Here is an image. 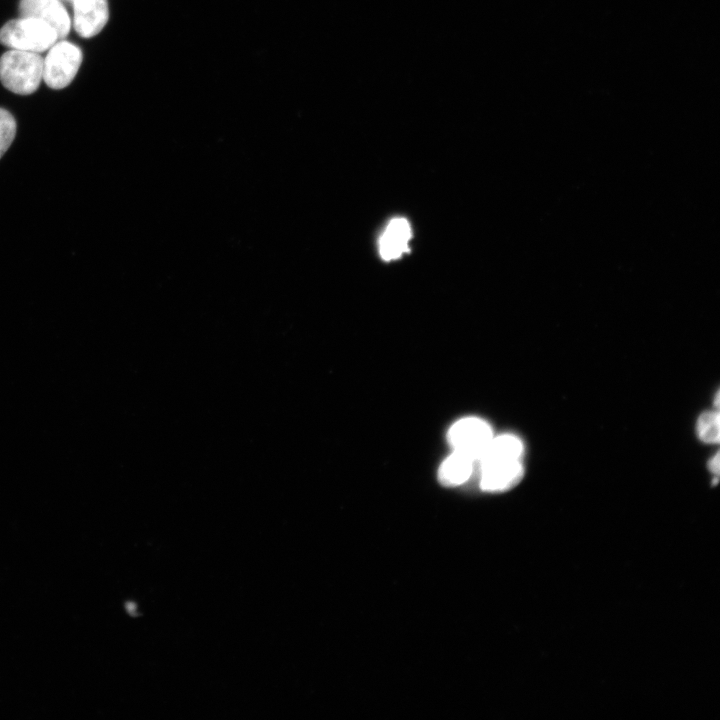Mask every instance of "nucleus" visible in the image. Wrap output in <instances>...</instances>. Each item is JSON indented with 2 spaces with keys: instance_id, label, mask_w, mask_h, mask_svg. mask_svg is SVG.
<instances>
[{
  "instance_id": "obj_1",
  "label": "nucleus",
  "mask_w": 720,
  "mask_h": 720,
  "mask_svg": "<svg viewBox=\"0 0 720 720\" xmlns=\"http://www.w3.org/2000/svg\"><path fill=\"white\" fill-rule=\"evenodd\" d=\"M43 58L39 53L14 50L0 57V80L13 93L29 95L42 81Z\"/></svg>"
},
{
  "instance_id": "obj_2",
  "label": "nucleus",
  "mask_w": 720,
  "mask_h": 720,
  "mask_svg": "<svg viewBox=\"0 0 720 720\" xmlns=\"http://www.w3.org/2000/svg\"><path fill=\"white\" fill-rule=\"evenodd\" d=\"M57 40L56 31L35 18L13 19L0 29V43L14 50L41 53L49 50Z\"/></svg>"
},
{
  "instance_id": "obj_3",
  "label": "nucleus",
  "mask_w": 720,
  "mask_h": 720,
  "mask_svg": "<svg viewBox=\"0 0 720 720\" xmlns=\"http://www.w3.org/2000/svg\"><path fill=\"white\" fill-rule=\"evenodd\" d=\"M81 62V49L62 39L49 49L43 60L42 80L52 89H63L72 82Z\"/></svg>"
},
{
  "instance_id": "obj_4",
  "label": "nucleus",
  "mask_w": 720,
  "mask_h": 720,
  "mask_svg": "<svg viewBox=\"0 0 720 720\" xmlns=\"http://www.w3.org/2000/svg\"><path fill=\"white\" fill-rule=\"evenodd\" d=\"M492 438L490 425L477 417L462 418L448 431V442L453 450L472 456L476 462Z\"/></svg>"
},
{
  "instance_id": "obj_5",
  "label": "nucleus",
  "mask_w": 720,
  "mask_h": 720,
  "mask_svg": "<svg viewBox=\"0 0 720 720\" xmlns=\"http://www.w3.org/2000/svg\"><path fill=\"white\" fill-rule=\"evenodd\" d=\"M480 487L489 493L504 492L516 486L524 470L521 460H484L477 462Z\"/></svg>"
},
{
  "instance_id": "obj_6",
  "label": "nucleus",
  "mask_w": 720,
  "mask_h": 720,
  "mask_svg": "<svg viewBox=\"0 0 720 720\" xmlns=\"http://www.w3.org/2000/svg\"><path fill=\"white\" fill-rule=\"evenodd\" d=\"M18 11L20 17L35 18L51 26L58 40L70 32L71 20L60 0H21Z\"/></svg>"
},
{
  "instance_id": "obj_7",
  "label": "nucleus",
  "mask_w": 720,
  "mask_h": 720,
  "mask_svg": "<svg viewBox=\"0 0 720 720\" xmlns=\"http://www.w3.org/2000/svg\"><path fill=\"white\" fill-rule=\"evenodd\" d=\"M73 27L83 38L97 35L109 18L107 0H72Z\"/></svg>"
},
{
  "instance_id": "obj_8",
  "label": "nucleus",
  "mask_w": 720,
  "mask_h": 720,
  "mask_svg": "<svg viewBox=\"0 0 720 720\" xmlns=\"http://www.w3.org/2000/svg\"><path fill=\"white\" fill-rule=\"evenodd\" d=\"M412 238L411 226L406 218H393L384 229L379 239L380 256L385 261L400 258L409 251Z\"/></svg>"
},
{
  "instance_id": "obj_9",
  "label": "nucleus",
  "mask_w": 720,
  "mask_h": 720,
  "mask_svg": "<svg viewBox=\"0 0 720 720\" xmlns=\"http://www.w3.org/2000/svg\"><path fill=\"white\" fill-rule=\"evenodd\" d=\"M476 460L463 452L453 450L440 465L438 481L445 487H457L465 483L472 475Z\"/></svg>"
},
{
  "instance_id": "obj_10",
  "label": "nucleus",
  "mask_w": 720,
  "mask_h": 720,
  "mask_svg": "<svg viewBox=\"0 0 720 720\" xmlns=\"http://www.w3.org/2000/svg\"><path fill=\"white\" fill-rule=\"evenodd\" d=\"M523 450L522 441L514 435L493 436L477 462L484 460H521Z\"/></svg>"
},
{
  "instance_id": "obj_11",
  "label": "nucleus",
  "mask_w": 720,
  "mask_h": 720,
  "mask_svg": "<svg viewBox=\"0 0 720 720\" xmlns=\"http://www.w3.org/2000/svg\"><path fill=\"white\" fill-rule=\"evenodd\" d=\"M719 413L718 411H706L697 420V434L705 443L714 444L719 442Z\"/></svg>"
},
{
  "instance_id": "obj_12",
  "label": "nucleus",
  "mask_w": 720,
  "mask_h": 720,
  "mask_svg": "<svg viewBox=\"0 0 720 720\" xmlns=\"http://www.w3.org/2000/svg\"><path fill=\"white\" fill-rule=\"evenodd\" d=\"M16 135V121L12 114L0 108V158L8 150Z\"/></svg>"
},
{
  "instance_id": "obj_13",
  "label": "nucleus",
  "mask_w": 720,
  "mask_h": 720,
  "mask_svg": "<svg viewBox=\"0 0 720 720\" xmlns=\"http://www.w3.org/2000/svg\"><path fill=\"white\" fill-rule=\"evenodd\" d=\"M719 453L717 452L708 462L710 472L718 475L719 473Z\"/></svg>"
},
{
  "instance_id": "obj_14",
  "label": "nucleus",
  "mask_w": 720,
  "mask_h": 720,
  "mask_svg": "<svg viewBox=\"0 0 720 720\" xmlns=\"http://www.w3.org/2000/svg\"><path fill=\"white\" fill-rule=\"evenodd\" d=\"M64 5H71L72 0H60Z\"/></svg>"
}]
</instances>
